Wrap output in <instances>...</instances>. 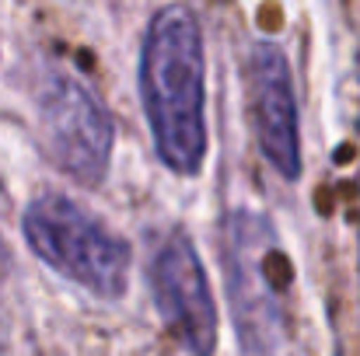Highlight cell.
<instances>
[{
    "instance_id": "1",
    "label": "cell",
    "mask_w": 360,
    "mask_h": 356,
    "mask_svg": "<svg viewBox=\"0 0 360 356\" xmlns=\"http://www.w3.org/2000/svg\"><path fill=\"white\" fill-rule=\"evenodd\" d=\"M140 102L161 164L175 175H200L207 157V49L189 4L154 11L140 46Z\"/></svg>"
},
{
    "instance_id": "2",
    "label": "cell",
    "mask_w": 360,
    "mask_h": 356,
    "mask_svg": "<svg viewBox=\"0 0 360 356\" xmlns=\"http://www.w3.org/2000/svg\"><path fill=\"white\" fill-rule=\"evenodd\" d=\"M221 265L238 346L248 356H269L283 339L290 286L273 220L259 210H231L221 228Z\"/></svg>"
},
{
    "instance_id": "3",
    "label": "cell",
    "mask_w": 360,
    "mask_h": 356,
    "mask_svg": "<svg viewBox=\"0 0 360 356\" xmlns=\"http://www.w3.org/2000/svg\"><path fill=\"white\" fill-rule=\"evenodd\" d=\"M21 231L35 258L102 301H120L129 276V244L81 203L42 192L25 206Z\"/></svg>"
},
{
    "instance_id": "4",
    "label": "cell",
    "mask_w": 360,
    "mask_h": 356,
    "mask_svg": "<svg viewBox=\"0 0 360 356\" xmlns=\"http://www.w3.org/2000/svg\"><path fill=\"white\" fill-rule=\"evenodd\" d=\"M39 129L46 157L74 182L98 185L112 161L116 126L98 95L74 74H49L39 84Z\"/></svg>"
},
{
    "instance_id": "5",
    "label": "cell",
    "mask_w": 360,
    "mask_h": 356,
    "mask_svg": "<svg viewBox=\"0 0 360 356\" xmlns=\"http://www.w3.org/2000/svg\"><path fill=\"white\" fill-rule=\"evenodd\" d=\"M150 294L165 329L189 356L217 350V308L207 269L189 235L172 231L150 255Z\"/></svg>"
},
{
    "instance_id": "6",
    "label": "cell",
    "mask_w": 360,
    "mask_h": 356,
    "mask_svg": "<svg viewBox=\"0 0 360 356\" xmlns=\"http://www.w3.org/2000/svg\"><path fill=\"white\" fill-rule=\"evenodd\" d=\"M245 88H248V119L255 129V143L269 168L283 182L301 178V122L287 53L276 42H255L245 60Z\"/></svg>"
},
{
    "instance_id": "7",
    "label": "cell",
    "mask_w": 360,
    "mask_h": 356,
    "mask_svg": "<svg viewBox=\"0 0 360 356\" xmlns=\"http://www.w3.org/2000/svg\"><path fill=\"white\" fill-rule=\"evenodd\" d=\"M4 283H7V251L0 241V336H4Z\"/></svg>"
}]
</instances>
